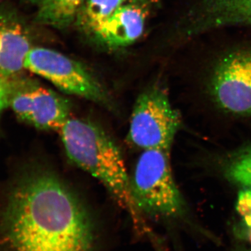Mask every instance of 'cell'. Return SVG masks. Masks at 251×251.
I'll use <instances>...</instances> for the list:
<instances>
[{"instance_id": "6da1fadb", "label": "cell", "mask_w": 251, "mask_h": 251, "mask_svg": "<svg viewBox=\"0 0 251 251\" xmlns=\"http://www.w3.org/2000/svg\"><path fill=\"white\" fill-rule=\"evenodd\" d=\"M93 218L57 175H31L11 196L3 223L7 251H98Z\"/></svg>"}, {"instance_id": "3957f363", "label": "cell", "mask_w": 251, "mask_h": 251, "mask_svg": "<svg viewBox=\"0 0 251 251\" xmlns=\"http://www.w3.org/2000/svg\"><path fill=\"white\" fill-rule=\"evenodd\" d=\"M133 201L143 214L163 219H179L186 206L175 183L170 163L169 151L146 150L138 158L130 179Z\"/></svg>"}, {"instance_id": "4fadbf2b", "label": "cell", "mask_w": 251, "mask_h": 251, "mask_svg": "<svg viewBox=\"0 0 251 251\" xmlns=\"http://www.w3.org/2000/svg\"><path fill=\"white\" fill-rule=\"evenodd\" d=\"M225 173L226 177L234 184L251 189V146L232 156Z\"/></svg>"}, {"instance_id": "2e32d148", "label": "cell", "mask_w": 251, "mask_h": 251, "mask_svg": "<svg viewBox=\"0 0 251 251\" xmlns=\"http://www.w3.org/2000/svg\"><path fill=\"white\" fill-rule=\"evenodd\" d=\"M28 1H31V2L36 3V4H39L41 2V0H28Z\"/></svg>"}, {"instance_id": "52a82bcc", "label": "cell", "mask_w": 251, "mask_h": 251, "mask_svg": "<svg viewBox=\"0 0 251 251\" xmlns=\"http://www.w3.org/2000/svg\"><path fill=\"white\" fill-rule=\"evenodd\" d=\"M10 103L18 117L39 129L59 131L71 118L67 98L32 80L11 85Z\"/></svg>"}, {"instance_id": "ac0fdd59", "label": "cell", "mask_w": 251, "mask_h": 251, "mask_svg": "<svg viewBox=\"0 0 251 251\" xmlns=\"http://www.w3.org/2000/svg\"><path fill=\"white\" fill-rule=\"evenodd\" d=\"M239 251H251V247L247 248V249H243V250H241Z\"/></svg>"}, {"instance_id": "277c9868", "label": "cell", "mask_w": 251, "mask_h": 251, "mask_svg": "<svg viewBox=\"0 0 251 251\" xmlns=\"http://www.w3.org/2000/svg\"><path fill=\"white\" fill-rule=\"evenodd\" d=\"M181 125L166 91L152 86L140 94L130 117L128 140L136 148L170 151Z\"/></svg>"}, {"instance_id": "5b68a950", "label": "cell", "mask_w": 251, "mask_h": 251, "mask_svg": "<svg viewBox=\"0 0 251 251\" xmlns=\"http://www.w3.org/2000/svg\"><path fill=\"white\" fill-rule=\"evenodd\" d=\"M25 69L44 77L64 93L72 94L111 108L108 94L81 63L46 48H31Z\"/></svg>"}, {"instance_id": "8fae6325", "label": "cell", "mask_w": 251, "mask_h": 251, "mask_svg": "<svg viewBox=\"0 0 251 251\" xmlns=\"http://www.w3.org/2000/svg\"><path fill=\"white\" fill-rule=\"evenodd\" d=\"M86 0H41L38 22L57 29L70 26L78 18Z\"/></svg>"}, {"instance_id": "9c48e42d", "label": "cell", "mask_w": 251, "mask_h": 251, "mask_svg": "<svg viewBox=\"0 0 251 251\" xmlns=\"http://www.w3.org/2000/svg\"><path fill=\"white\" fill-rule=\"evenodd\" d=\"M146 19V10L140 2H125L94 34L108 47H125L133 44L142 36Z\"/></svg>"}, {"instance_id": "9a60e30c", "label": "cell", "mask_w": 251, "mask_h": 251, "mask_svg": "<svg viewBox=\"0 0 251 251\" xmlns=\"http://www.w3.org/2000/svg\"><path fill=\"white\" fill-rule=\"evenodd\" d=\"M11 86L9 81L0 75V114L10 104Z\"/></svg>"}, {"instance_id": "7c38bea8", "label": "cell", "mask_w": 251, "mask_h": 251, "mask_svg": "<svg viewBox=\"0 0 251 251\" xmlns=\"http://www.w3.org/2000/svg\"><path fill=\"white\" fill-rule=\"evenodd\" d=\"M126 0H86L80 11L82 25L94 32Z\"/></svg>"}, {"instance_id": "5bb4252c", "label": "cell", "mask_w": 251, "mask_h": 251, "mask_svg": "<svg viewBox=\"0 0 251 251\" xmlns=\"http://www.w3.org/2000/svg\"><path fill=\"white\" fill-rule=\"evenodd\" d=\"M237 209L244 224L251 230V189L242 191L238 198Z\"/></svg>"}, {"instance_id": "7a4b0ae2", "label": "cell", "mask_w": 251, "mask_h": 251, "mask_svg": "<svg viewBox=\"0 0 251 251\" xmlns=\"http://www.w3.org/2000/svg\"><path fill=\"white\" fill-rule=\"evenodd\" d=\"M59 132L69 159L98 179L134 224L143 226L121 152L110 136L92 122L76 118L69 119Z\"/></svg>"}, {"instance_id": "e0dca14e", "label": "cell", "mask_w": 251, "mask_h": 251, "mask_svg": "<svg viewBox=\"0 0 251 251\" xmlns=\"http://www.w3.org/2000/svg\"><path fill=\"white\" fill-rule=\"evenodd\" d=\"M126 1H132V2H140L141 0H126Z\"/></svg>"}, {"instance_id": "8992f818", "label": "cell", "mask_w": 251, "mask_h": 251, "mask_svg": "<svg viewBox=\"0 0 251 251\" xmlns=\"http://www.w3.org/2000/svg\"><path fill=\"white\" fill-rule=\"evenodd\" d=\"M210 85L220 107L232 113L251 115V50H236L221 57Z\"/></svg>"}, {"instance_id": "30bf717a", "label": "cell", "mask_w": 251, "mask_h": 251, "mask_svg": "<svg viewBox=\"0 0 251 251\" xmlns=\"http://www.w3.org/2000/svg\"><path fill=\"white\" fill-rule=\"evenodd\" d=\"M31 43L21 23L10 17H0V75L7 77L19 75L25 69Z\"/></svg>"}, {"instance_id": "ba28073f", "label": "cell", "mask_w": 251, "mask_h": 251, "mask_svg": "<svg viewBox=\"0 0 251 251\" xmlns=\"http://www.w3.org/2000/svg\"><path fill=\"white\" fill-rule=\"evenodd\" d=\"M251 26V0H193L183 23L184 39L227 26Z\"/></svg>"}]
</instances>
